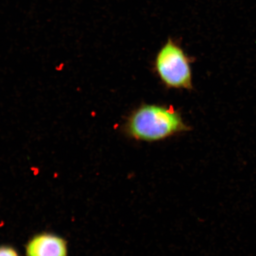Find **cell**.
I'll return each mask as SVG.
<instances>
[{
  "instance_id": "3",
  "label": "cell",
  "mask_w": 256,
  "mask_h": 256,
  "mask_svg": "<svg viewBox=\"0 0 256 256\" xmlns=\"http://www.w3.org/2000/svg\"><path fill=\"white\" fill-rule=\"evenodd\" d=\"M66 240L52 233L38 234L31 238L25 248V256H68Z\"/></svg>"
},
{
  "instance_id": "4",
  "label": "cell",
  "mask_w": 256,
  "mask_h": 256,
  "mask_svg": "<svg viewBox=\"0 0 256 256\" xmlns=\"http://www.w3.org/2000/svg\"><path fill=\"white\" fill-rule=\"evenodd\" d=\"M0 256H20L14 248L10 246H0Z\"/></svg>"
},
{
  "instance_id": "6",
  "label": "cell",
  "mask_w": 256,
  "mask_h": 256,
  "mask_svg": "<svg viewBox=\"0 0 256 256\" xmlns=\"http://www.w3.org/2000/svg\"><path fill=\"white\" fill-rule=\"evenodd\" d=\"M76 90L78 91V92H80V91H81V88H76Z\"/></svg>"
},
{
  "instance_id": "1",
  "label": "cell",
  "mask_w": 256,
  "mask_h": 256,
  "mask_svg": "<svg viewBox=\"0 0 256 256\" xmlns=\"http://www.w3.org/2000/svg\"><path fill=\"white\" fill-rule=\"evenodd\" d=\"M190 130L181 114L172 106L144 104L131 112L124 124L128 137L139 142H158Z\"/></svg>"
},
{
  "instance_id": "2",
  "label": "cell",
  "mask_w": 256,
  "mask_h": 256,
  "mask_svg": "<svg viewBox=\"0 0 256 256\" xmlns=\"http://www.w3.org/2000/svg\"><path fill=\"white\" fill-rule=\"evenodd\" d=\"M192 60L182 47L169 39L156 54L154 68L166 88L192 90Z\"/></svg>"
},
{
  "instance_id": "5",
  "label": "cell",
  "mask_w": 256,
  "mask_h": 256,
  "mask_svg": "<svg viewBox=\"0 0 256 256\" xmlns=\"http://www.w3.org/2000/svg\"><path fill=\"white\" fill-rule=\"evenodd\" d=\"M64 67H65V63L60 62L58 66H56L55 69L56 72H62Z\"/></svg>"
}]
</instances>
